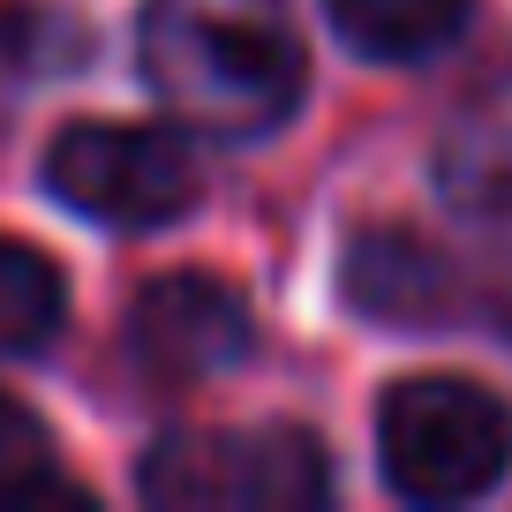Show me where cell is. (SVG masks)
<instances>
[{"instance_id": "cell-6", "label": "cell", "mask_w": 512, "mask_h": 512, "mask_svg": "<svg viewBox=\"0 0 512 512\" xmlns=\"http://www.w3.org/2000/svg\"><path fill=\"white\" fill-rule=\"evenodd\" d=\"M347 302L377 324H400V332H437V324L460 317V272L407 226H362L347 241Z\"/></svg>"}, {"instance_id": "cell-5", "label": "cell", "mask_w": 512, "mask_h": 512, "mask_svg": "<svg viewBox=\"0 0 512 512\" xmlns=\"http://www.w3.org/2000/svg\"><path fill=\"white\" fill-rule=\"evenodd\" d=\"M249 302H241L226 279L211 272H166L159 287L136 294V317L128 339L151 369L166 377H211V369H234L249 354Z\"/></svg>"}, {"instance_id": "cell-7", "label": "cell", "mask_w": 512, "mask_h": 512, "mask_svg": "<svg viewBox=\"0 0 512 512\" xmlns=\"http://www.w3.org/2000/svg\"><path fill=\"white\" fill-rule=\"evenodd\" d=\"M354 53L369 61H422V53L452 46L467 23V0H324Z\"/></svg>"}, {"instance_id": "cell-4", "label": "cell", "mask_w": 512, "mask_h": 512, "mask_svg": "<svg viewBox=\"0 0 512 512\" xmlns=\"http://www.w3.org/2000/svg\"><path fill=\"white\" fill-rule=\"evenodd\" d=\"M46 189L98 226H166L196 204L204 174L181 128L151 121H76L46 151Z\"/></svg>"}, {"instance_id": "cell-3", "label": "cell", "mask_w": 512, "mask_h": 512, "mask_svg": "<svg viewBox=\"0 0 512 512\" xmlns=\"http://www.w3.org/2000/svg\"><path fill=\"white\" fill-rule=\"evenodd\" d=\"M144 497L181 512H309L332 497V460L309 430L264 422V430H174L144 460Z\"/></svg>"}, {"instance_id": "cell-8", "label": "cell", "mask_w": 512, "mask_h": 512, "mask_svg": "<svg viewBox=\"0 0 512 512\" xmlns=\"http://www.w3.org/2000/svg\"><path fill=\"white\" fill-rule=\"evenodd\" d=\"M68 317L61 264L31 241L0 234V354H38Z\"/></svg>"}, {"instance_id": "cell-2", "label": "cell", "mask_w": 512, "mask_h": 512, "mask_svg": "<svg viewBox=\"0 0 512 512\" xmlns=\"http://www.w3.org/2000/svg\"><path fill=\"white\" fill-rule=\"evenodd\" d=\"M377 452L407 505H467L512 467V407L475 377H400L377 407Z\"/></svg>"}, {"instance_id": "cell-9", "label": "cell", "mask_w": 512, "mask_h": 512, "mask_svg": "<svg viewBox=\"0 0 512 512\" xmlns=\"http://www.w3.org/2000/svg\"><path fill=\"white\" fill-rule=\"evenodd\" d=\"M38 497H61V505H83L76 482H53L46 467V430H38L31 407H16L0 392V505H38Z\"/></svg>"}, {"instance_id": "cell-1", "label": "cell", "mask_w": 512, "mask_h": 512, "mask_svg": "<svg viewBox=\"0 0 512 512\" xmlns=\"http://www.w3.org/2000/svg\"><path fill=\"white\" fill-rule=\"evenodd\" d=\"M136 61L159 106L211 144H256L302 106V38L279 0H151Z\"/></svg>"}]
</instances>
